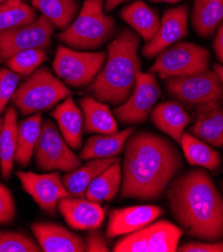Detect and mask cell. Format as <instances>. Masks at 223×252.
I'll return each instance as SVG.
<instances>
[{"label": "cell", "instance_id": "33", "mask_svg": "<svg viewBox=\"0 0 223 252\" xmlns=\"http://www.w3.org/2000/svg\"><path fill=\"white\" fill-rule=\"evenodd\" d=\"M40 246L28 235L0 230V252H38Z\"/></svg>", "mask_w": 223, "mask_h": 252}, {"label": "cell", "instance_id": "18", "mask_svg": "<svg viewBox=\"0 0 223 252\" xmlns=\"http://www.w3.org/2000/svg\"><path fill=\"white\" fill-rule=\"evenodd\" d=\"M151 120L160 131L178 144L181 143L185 128L191 123V117L175 100H168L157 105L151 112Z\"/></svg>", "mask_w": 223, "mask_h": 252}, {"label": "cell", "instance_id": "44", "mask_svg": "<svg viewBox=\"0 0 223 252\" xmlns=\"http://www.w3.org/2000/svg\"><path fill=\"white\" fill-rule=\"evenodd\" d=\"M6 1H8V0H0V4H3V3H5Z\"/></svg>", "mask_w": 223, "mask_h": 252}, {"label": "cell", "instance_id": "22", "mask_svg": "<svg viewBox=\"0 0 223 252\" xmlns=\"http://www.w3.org/2000/svg\"><path fill=\"white\" fill-rule=\"evenodd\" d=\"M85 121L84 131L87 134H114L118 132V124L108 105L93 96L80 100Z\"/></svg>", "mask_w": 223, "mask_h": 252}, {"label": "cell", "instance_id": "37", "mask_svg": "<svg viewBox=\"0 0 223 252\" xmlns=\"http://www.w3.org/2000/svg\"><path fill=\"white\" fill-rule=\"evenodd\" d=\"M86 251L88 252H107L109 251L104 234L97 229L91 230L85 241Z\"/></svg>", "mask_w": 223, "mask_h": 252}, {"label": "cell", "instance_id": "34", "mask_svg": "<svg viewBox=\"0 0 223 252\" xmlns=\"http://www.w3.org/2000/svg\"><path fill=\"white\" fill-rule=\"evenodd\" d=\"M20 75L9 68L0 69V115H1L8 102L17 89Z\"/></svg>", "mask_w": 223, "mask_h": 252}, {"label": "cell", "instance_id": "21", "mask_svg": "<svg viewBox=\"0 0 223 252\" xmlns=\"http://www.w3.org/2000/svg\"><path fill=\"white\" fill-rule=\"evenodd\" d=\"M135 132L130 127L114 134H101L89 138L80 154L81 160L113 158L123 152L128 138Z\"/></svg>", "mask_w": 223, "mask_h": 252}, {"label": "cell", "instance_id": "43", "mask_svg": "<svg viewBox=\"0 0 223 252\" xmlns=\"http://www.w3.org/2000/svg\"><path fill=\"white\" fill-rule=\"evenodd\" d=\"M6 2H7V1H6ZM6 2H5V3H3V4H0V10H1V9H3V8H4V6H5Z\"/></svg>", "mask_w": 223, "mask_h": 252}, {"label": "cell", "instance_id": "29", "mask_svg": "<svg viewBox=\"0 0 223 252\" xmlns=\"http://www.w3.org/2000/svg\"><path fill=\"white\" fill-rule=\"evenodd\" d=\"M32 4L42 16L59 30L67 29L79 9L77 0H31Z\"/></svg>", "mask_w": 223, "mask_h": 252}, {"label": "cell", "instance_id": "11", "mask_svg": "<svg viewBox=\"0 0 223 252\" xmlns=\"http://www.w3.org/2000/svg\"><path fill=\"white\" fill-rule=\"evenodd\" d=\"M55 25L44 16L21 27L0 33V60L6 62L10 57L26 49H46L52 42Z\"/></svg>", "mask_w": 223, "mask_h": 252}, {"label": "cell", "instance_id": "9", "mask_svg": "<svg viewBox=\"0 0 223 252\" xmlns=\"http://www.w3.org/2000/svg\"><path fill=\"white\" fill-rule=\"evenodd\" d=\"M183 234L175 224L159 220L129 233L114 246L115 252H174Z\"/></svg>", "mask_w": 223, "mask_h": 252}, {"label": "cell", "instance_id": "6", "mask_svg": "<svg viewBox=\"0 0 223 252\" xmlns=\"http://www.w3.org/2000/svg\"><path fill=\"white\" fill-rule=\"evenodd\" d=\"M165 86L172 96L188 106L200 108L223 103V84L214 70L170 78Z\"/></svg>", "mask_w": 223, "mask_h": 252}, {"label": "cell", "instance_id": "2", "mask_svg": "<svg viewBox=\"0 0 223 252\" xmlns=\"http://www.w3.org/2000/svg\"><path fill=\"white\" fill-rule=\"evenodd\" d=\"M167 200L172 215L189 236L223 240V196L205 170L193 169L173 179Z\"/></svg>", "mask_w": 223, "mask_h": 252}, {"label": "cell", "instance_id": "31", "mask_svg": "<svg viewBox=\"0 0 223 252\" xmlns=\"http://www.w3.org/2000/svg\"><path fill=\"white\" fill-rule=\"evenodd\" d=\"M37 18L35 9L22 0H8L3 9L0 10V33L21 27Z\"/></svg>", "mask_w": 223, "mask_h": 252}, {"label": "cell", "instance_id": "5", "mask_svg": "<svg viewBox=\"0 0 223 252\" xmlns=\"http://www.w3.org/2000/svg\"><path fill=\"white\" fill-rule=\"evenodd\" d=\"M70 95L68 88L46 66L38 67L16 89L12 103L24 116L46 111Z\"/></svg>", "mask_w": 223, "mask_h": 252}, {"label": "cell", "instance_id": "7", "mask_svg": "<svg viewBox=\"0 0 223 252\" xmlns=\"http://www.w3.org/2000/svg\"><path fill=\"white\" fill-rule=\"evenodd\" d=\"M209 61L210 55L205 47L191 42H178L158 55L150 72L163 78L186 77L207 70Z\"/></svg>", "mask_w": 223, "mask_h": 252}, {"label": "cell", "instance_id": "16", "mask_svg": "<svg viewBox=\"0 0 223 252\" xmlns=\"http://www.w3.org/2000/svg\"><path fill=\"white\" fill-rule=\"evenodd\" d=\"M59 211L71 228L94 230L101 227L105 212L100 203L80 197H65L59 202Z\"/></svg>", "mask_w": 223, "mask_h": 252}, {"label": "cell", "instance_id": "17", "mask_svg": "<svg viewBox=\"0 0 223 252\" xmlns=\"http://www.w3.org/2000/svg\"><path fill=\"white\" fill-rule=\"evenodd\" d=\"M32 230L44 252H84L85 241L63 226L52 222H37Z\"/></svg>", "mask_w": 223, "mask_h": 252}, {"label": "cell", "instance_id": "36", "mask_svg": "<svg viewBox=\"0 0 223 252\" xmlns=\"http://www.w3.org/2000/svg\"><path fill=\"white\" fill-rule=\"evenodd\" d=\"M181 252H223V240L215 242H189L177 248Z\"/></svg>", "mask_w": 223, "mask_h": 252}, {"label": "cell", "instance_id": "15", "mask_svg": "<svg viewBox=\"0 0 223 252\" xmlns=\"http://www.w3.org/2000/svg\"><path fill=\"white\" fill-rule=\"evenodd\" d=\"M163 212V208L156 205H138L114 209L109 215L106 235L111 239L135 232L154 222Z\"/></svg>", "mask_w": 223, "mask_h": 252}, {"label": "cell", "instance_id": "28", "mask_svg": "<svg viewBox=\"0 0 223 252\" xmlns=\"http://www.w3.org/2000/svg\"><path fill=\"white\" fill-rule=\"evenodd\" d=\"M122 171L121 160H118L91 182L86 198L97 203L112 201L118 195L122 184Z\"/></svg>", "mask_w": 223, "mask_h": 252}, {"label": "cell", "instance_id": "42", "mask_svg": "<svg viewBox=\"0 0 223 252\" xmlns=\"http://www.w3.org/2000/svg\"><path fill=\"white\" fill-rule=\"evenodd\" d=\"M2 126H3V120L0 118V133H1V130H2Z\"/></svg>", "mask_w": 223, "mask_h": 252}, {"label": "cell", "instance_id": "32", "mask_svg": "<svg viewBox=\"0 0 223 252\" xmlns=\"http://www.w3.org/2000/svg\"><path fill=\"white\" fill-rule=\"evenodd\" d=\"M46 59L47 56L43 49H26L10 57L6 63L12 71L23 77H30Z\"/></svg>", "mask_w": 223, "mask_h": 252}, {"label": "cell", "instance_id": "41", "mask_svg": "<svg viewBox=\"0 0 223 252\" xmlns=\"http://www.w3.org/2000/svg\"><path fill=\"white\" fill-rule=\"evenodd\" d=\"M149 1L155 3H178L182 0H149Z\"/></svg>", "mask_w": 223, "mask_h": 252}, {"label": "cell", "instance_id": "12", "mask_svg": "<svg viewBox=\"0 0 223 252\" xmlns=\"http://www.w3.org/2000/svg\"><path fill=\"white\" fill-rule=\"evenodd\" d=\"M161 95L157 79L153 72H139L136 86L125 103L117 107L113 114L124 125L141 124L147 121Z\"/></svg>", "mask_w": 223, "mask_h": 252}, {"label": "cell", "instance_id": "1", "mask_svg": "<svg viewBox=\"0 0 223 252\" xmlns=\"http://www.w3.org/2000/svg\"><path fill=\"white\" fill-rule=\"evenodd\" d=\"M124 150L123 198L159 199L183 167L182 156L175 144L155 133H133Z\"/></svg>", "mask_w": 223, "mask_h": 252}, {"label": "cell", "instance_id": "10", "mask_svg": "<svg viewBox=\"0 0 223 252\" xmlns=\"http://www.w3.org/2000/svg\"><path fill=\"white\" fill-rule=\"evenodd\" d=\"M34 155L36 167L43 171L69 173L82 166V160L72 152L56 124L51 120H45L41 125Z\"/></svg>", "mask_w": 223, "mask_h": 252}, {"label": "cell", "instance_id": "26", "mask_svg": "<svg viewBox=\"0 0 223 252\" xmlns=\"http://www.w3.org/2000/svg\"><path fill=\"white\" fill-rule=\"evenodd\" d=\"M41 115L35 114L21 121L18 125L17 148L14 161L21 167H28L34 154L35 146L41 132Z\"/></svg>", "mask_w": 223, "mask_h": 252}, {"label": "cell", "instance_id": "13", "mask_svg": "<svg viewBox=\"0 0 223 252\" xmlns=\"http://www.w3.org/2000/svg\"><path fill=\"white\" fill-rule=\"evenodd\" d=\"M16 176L23 190L30 194L34 202L49 215H55L60 201L69 196L58 171L49 174L17 171Z\"/></svg>", "mask_w": 223, "mask_h": 252}, {"label": "cell", "instance_id": "27", "mask_svg": "<svg viewBox=\"0 0 223 252\" xmlns=\"http://www.w3.org/2000/svg\"><path fill=\"white\" fill-rule=\"evenodd\" d=\"M222 19L223 0H194L191 22L200 36H211Z\"/></svg>", "mask_w": 223, "mask_h": 252}, {"label": "cell", "instance_id": "30", "mask_svg": "<svg viewBox=\"0 0 223 252\" xmlns=\"http://www.w3.org/2000/svg\"><path fill=\"white\" fill-rule=\"evenodd\" d=\"M180 145L182 146L185 158L190 165L201 166L211 171L219 168L221 164L219 153L200 139L184 133Z\"/></svg>", "mask_w": 223, "mask_h": 252}, {"label": "cell", "instance_id": "14", "mask_svg": "<svg viewBox=\"0 0 223 252\" xmlns=\"http://www.w3.org/2000/svg\"><path fill=\"white\" fill-rule=\"evenodd\" d=\"M188 5H180L167 9L160 21L154 37L142 48V55L147 59L158 56L164 49L185 37L187 31Z\"/></svg>", "mask_w": 223, "mask_h": 252}, {"label": "cell", "instance_id": "4", "mask_svg": "<svg viewBox=\"0 0 223 252\" xmlns=\"http://www.w3.org/2000/svg\"><path fill=\"white\" fill-rule=\"evenodd\" d=\"M115 31V19L105 13L104 0H85L77 18L58 38L74 49H96L109 41Z\"/></svg>", "mask_w": 223, "mask_h": 252}, {"label": "cell", "instance_id": "35", "mask_svg": "<svg viewBox=\"0 0 223 252\" xmlns=\"http://www.w3.org/2000/svg\"><path fill=\"white\" fill-rule=\"evenodd\" d=\"M15 217L13 197L6 186L0 183V224H8Z\"/></svg>", "mask_w": 223, "mask_h": 252}, {"label": "cell", "instance_id": "8", "mask_svg": "<svg viewBox=\"0 0 223 252\" xmlns=\"http://www.w3.org/2000/svg\"><path fill=\"white\" fill-rule=\"evenodd\" d=\"M107 60L105 52H80L59 45L53 67L58 77L65 84L80 88L92 84L103 68Z\"/></svg>", "mask_w": 223, "mask_h": 252}, {"label": "cell", "instance_id": "23", "mask_svg": "<svg viewBox=\"0 0 223 252\" xmlns=\"http://www.w3.org/2000/svg\"><path fill=\"white\" fill-rule=\"evenodd\" d=\"M118 160L120 158L117 157L92 159L85 166H81L77 170L64 175L63 182L69 196L86 197V191L91 182Z\"/></svg>", "mask_w": 223, "mask_h": 252}, {"label": "cell", "instance_id": "39", "mask_svg": "<svg viewBox=\"0 0 223 252\" xmlns=\"http://www.w3.org/2000/svg\"><path fill=\"white\" fill-rule=\"evenodd\" d=\"M129 1V0H106L105 2V11L106 12H111L114 10L117 6L122 4L123 2Z\"/></svg>", "mask_w": 223, "mask_h": 252}, {"label": "cell", "instance_id": "19", "mask_svg": "<svg viewBox=\"0 0 223 252\" xmlns=\"http://www.w3.org/2000/svg\"><path fill=\"white\" fill-rule=\"evenodd\" d=\"M57 121L64 139L72 150H80L84 130V116L73 98H64L51 114Z\"/></svg>", "mask_w": 223, "mask_h": 252}, {"label": "cell", "instance_id": "25", "mask_svg": "<svg viewBox=\"0 0 223 252\" xmlns=\"http://www.w3.org/2000/svg\"><path fill=\"white\" fill-rule=\"evenodd\" d=\"M17 112L14 107H9L3 119L0 133V171L4 179H9L13 170L14 156L17 148Z\"/></svg>", "mask_w": 223, "mask_h": 252}, {"label": "cell", "instance_id": "20", "mask_svg": "<svg viewBox=\"0 0 223 252\" xmlns=\"http://www.w3.org/2000/svg\"><path fill=\"white\" fill-rule=\"evenodd\" d=\"M191 133L201 141L215 147H223V108L211 105L197 108Z\"/></svg>", "mask_w": 223, "mask_h": 252}, {"label": "cell", "instance_id": "3", "mask_svg": "<svg viewBox=\"0 0 223 252\" xmlns=\"http://www.w3.org/2000/svg\"><path fill=\"white\" fill-rule=\"evenodd\" d=\"M139 47V34L129 29L122 30L111 41L106 63L89 88L96 99L119 106L129 98L142 66Z\"/></svg>", "mask_w": 223, "mask_h": 252}, {"label": "cell", "instance_id": "24", "mask_svg": "<svg viewBox=\"0 0 223 252\" xmlns=\"http://www.w3.org/2000/svg\"><path fill=\"white\" fill-rule=\"evenodd\" d=\"M120 16L147 42L154 37L160 25L157 12L142 0H136L124 7Z\"/></svg>", "mask_w": 223, "mask_h": 252}, {"label": "cell", "instance_id": "38", "mask_svg": "<svg viewBox=\"0 0 223 252\" xmlns=\"http://www.w3.org/2000/svg\"><path fill=\"white\" fill-rule=\"evenodd\" d=\"M213 48L218 60L223 63V23L218 29V32L213 43Z\"/></svg>", "mask_w": 223, "mask_h": 252}, {"label": "cell", "instance_id": "45", "mask_svg": "<svg viewBox=\"0 0 223 252\" xmlns=\"http://www.w3.org/2000/svg\"><path fill=\"white\" fill-rule=\"evenodd\" d=\"M222 190H223V185H222Z\"/></svg>", "mask_w": 223, "mask_h": 252}, {"label": "cell", "instance_id": "40", "mask_svg": "<svg viewBox=\"0 0 223 252\" xmlns=\"http://www.w3.org/2000/svg\"><path fill=\"white\" fill-rule=\"evenodd\" d=\"M213 70L219 75V78L223 84V65H220V64H214L213 65Z\"/></svg>", "mask_w": 223, "mask_h": 252}]
</instances>
